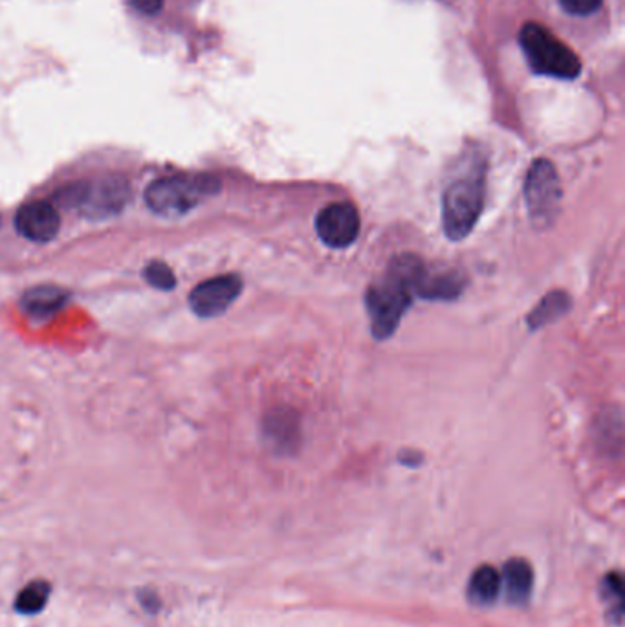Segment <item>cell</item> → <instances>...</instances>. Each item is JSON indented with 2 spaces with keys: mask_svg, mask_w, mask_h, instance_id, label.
Segmentation results:
<instances>
[{
  "mask_svg": "<svg viewBox=\"0 0 625 627\" xmlns=\"http://www.w3.org/2000/svg\"><path fill=\"white\" fill-rule=\"evenodd\" d=\"M243 292V280L235 274L218 275L213 280L202 281L192 292L189 305L201 317L221 316L235 303Z\"/></svg>",
  "mask_w": 625,
  "mask_h": 627,
  "instance_id": "cell-7",
  "label": "cell"
},
{
  "mask_svg": "<svg viewBox=\"0 0 625 627\" xmlns=\"http://www.w3.org/2000/svg\"><path fill=\"white\" fill-rule=\"evenodd\" d=\"M424 272V261L417 255L402 254L391 259L382 280L374 283L365 296L372 336L380 342L393 336L413 297L419 296Z\"/></svg>",
  "mask_w": 625,
  "mask_h": 627,
  "instance_id": "cell-1",
  "label": "cell"
},
{
  "mask_svg": "<svg viewBox=\"0 0 625 627\" xmlns=\"http://www.w3.org/2000/svg\"><path fill=\"white\" fill-rule=\"evenodd\" d=\"M61 226L56 206L50 203H28L16 215V229L25 239L33 243H50Z\"/></svg>",
  "mask_w": 625,
  "mask_h": 627,
  "instance_id": "cell-9",
  "label": "cell"
},
{
  "mask_svg": "<svg viewBox=\"0 0 625 627\" xmlns=\"http://www.w3.org/2000/svg\"><path fill=\"white\" fill-rule=\"evenodd\" d=\"M218 189L217 178L209 175H176L153 182L145 192V203L156 215L170 217L192 212Z\"/></svg>",
  "mask_w": 625,
  "mask_h": 627,
  "instance_id": "cell-4",
  "label": "cell"
},
{
  "mask_svg": "<svg viewBox=\"0 0 625 627\" xmlns=\"http://www.w3.org/2000/svg\"><path fill=\"white\" fill-rule=\"evenodd\" d=\"M570 308V300H568L565 292H550L548 296L543 297L530 316H528V325L536 331V329L545 327L548 323L556 322L559 317L567 314Z\"/></svg>",
  "mask_w": 625,
  "mask_h": 627,
  "instance_id": "cell-15",
  "label": "cell"
},
{
  "mask_svg": "<svg viewBox=\"0 0 625 627\" xmlns=\"http://www.w3.org/2000/svg\"><path fill=\"white\" fill-rule=\"evenodd\" d=\"M568 16L587 17L599 10L602 0H559Z\"/></svg>",
  "mask_w": 625,
  "mask_h": 627,
  "instance_id": "cell-18",
  "label": "cell"
},
{
  "mask_svg": "<svg viewBox=\"0 0 625 627\" xmlns=\"http://www.w3.org/2000/svg\"><path fill=\"white\" fill-rule=\"evenodd\" d=\"M486 161L481 156L462 160L442 193V224L446 237L462 241L476 228L485 206Z\"/></svg>",
  "mask_w": 625,
  "mask_h": 627,
  "instance_id": "cell-2",
  "label": "cell"
},
{
  "mask_svg": "<svg viewBox=\"0 0 625 627\" xmlns=\"http://www.w3.org/2000/svg\"><path fill=\"white\" fill-rule=\"evenodd\" d=\"M50 598V584L45 580L30 581L16 600V609L22 615H36L47 607Z\"/></svg>",
  "mask_w": 625,
  "mask_h": 627,
  "instance_id": "cell-16",
  "label": "cell"
},
{
  "mask_svg": "<svg viewBox=\"0 0 625 627\" xmlns=\"http://www.w3.org/2000/svg\"><path fill=\"white\" fill-rule=\"evenodd\" d=\"M129 197V184L124 178L104 177L68 184L57 193L56 203L76 209L85 217L101 221L124 212Z\"/></svg>",
  "mask_w": 625,
  "mask_h": 627,
  "instance_id": "cell-3",
  "label": "cell"
},
{
  "mask_svg": "<svg viewBox=\"0 0 625 627\" xmlns=\"http://www.w3.org/2000/svg\"><path fill=\"white\" fill-rule=\"evenodd\" d=\"M465 275L457 270H431L426 266L419 296L426 301H455L465 292Z\"/></svg>",
  "mask_w": 625,
  "mask_h": 627,
  "instance_id": "cell-11",
  "label": "cell"
},
{
  "mask_svg": "<svg viewBox=\"0 0 625 627\" xmlns=\"http://www.w3.org/2000/svg\"><path fill=\"white\" fill-rule=\"evenodd\" d=\"M300 417L294 411L280 408L264 419V437L277 451L289 453L300 444Z\"/></svg>",
  "mask_w": 625,
  "mask_h": 627,
  "instance_id": "cell-10",
  "label": "cell"
},
{
  "mask_svg": "<svg viewBox=\"0 0 625 627\" xmlns=\"http://www.w3.org/2000/svg\"><path fill=\"white\" fill-rule=\"evenodd\" d=\"M501 586L505 587L510 604H525L534 587V570L530 564L519 558L508 561L501 576Z\"/></svg>",
  "mask_w": 625,
  "mask_h": 627,
  "instance_id": "cell-12",
  "label": "cell"
},
{
  "mask_svg": "<svg viewBox=\"0 0 625 627\" xmlns=\"http://www.w3.org/2000/svg\"><path fill=\"white\" fill-rule=\"evenodd\" d=\"M519 42L528 65L536 74L548 78L574 79L582 72L578 56L541 25H525Z\"/></svg>",
  "mask_w": 625,
  "mask_h": 627,
  "instance_id": "cell-5",
  "label": "cell"
},
{
  "mask_svg": "<svg viewBox=\"0 0 625 627\" xmlns=\"http://www.w3.org/2000/svg\"><path fill=\"white\" fill-rule=\"evenodd\" d=\"M315 232L331 248H346L360 234V215L349 203H334L315 217Z\"/></svg>",
  "mask_w": 625,
  "mask_h": 627,
  "instance_id": "cell-8",
  "label": "cell"
},
{
  "mask_svg": "<svg viewBox=\"0 0 625 627\" xmlns=\"http://www.w3.org/2000/svg\"><path fill=\"white\" fill-rule=\"evenodd\" d=\"M67 292L57 286H36L22 296V311L37 320H47L67 303Z\"/></svg>",
  "mask_w": 625,
  "mask_h": 627,
  "instance_id": "cell-13",
  "label": "cell"
},
{
  "mask_svg": "<svg viewBox=\"0 0 625 627\" xmlns=\"http://www.w3.org/2000/svg\"><path fill=\"white\" fill-rule=\"evenodd\" d=\"M144 275L145 281H147L150 286L158 288V291H173V288H175V274H173V270H170L166 263H160V261L150 263V265L145 266Z\"/></svg>",
  "mask_w": 625,
  "mask_h": 627,
  "instance_id": "cell-17",
  "label": "cell"
},
{
  "mask_svg": "<svg viewBox=\"0 0 625 627\" xmlns=\"http://www.w3.org/2000/svg\"><path fill=\"white\" fill-rule=\"evenodd\" d=\"M525 200H527L528 215L534 226L538 229L550 228L564 200V189L559 182L556 167L548 160L534 161L528 169L527 182H525Z\"/></svg>",
  "mask_w": 625,
  "mask_h": 627,
  "instance_id": "cell-6",
  "label": "cell"
},
{
  "mask_svg": "<svg viewBox=\"0 0 625 627\" xmlns=\"http://www.w3.org/2000/svg\"><path fill=\"white\" fill-rule=\"evenodd\" d=\"M501 575L490 566H482L471 575L468 597L477 606H490L501 592Z\"/></svg>",
  "mask_w": 625,
  "mask_h": 627,
  "instance_id": "cell-14",
  "label": "cell"
},
{
  "mask_svg": "<svg viewBox=\"0 0 625 627\" xmlns=\"http://www.w3.org/2000/svg\"><path fill=\"white\" fill-rule=\"evenodd\" d=\"M130 2L144 16H156L164 8V0H130Z\"/></svg>",
  "mask_w": 625,
  "mask_h": 627,
  "instance_id": "cell-19",
  "label": "cell"
}]
</instances>
